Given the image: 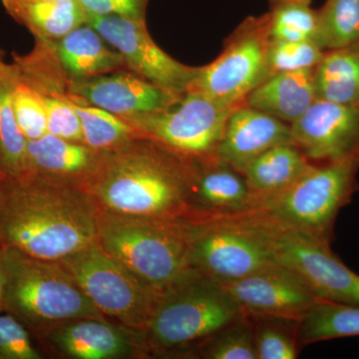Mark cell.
I'll use <instances>...</instances> for the list:
<instances>
[{
    "instance_id": "6da1fadb",
    "label": "cell",
    "mask_w": 359,
    "mask_h": 359,
    "mask_svg": "<svg viewBox=\"0 0 359 359\" xmlns=\"http://www.w3.org/2000/svg\"><path fill=\"white\" fill-rule=\"evenodd\" d=\"M98 208L81 187L25 173L0 177V243L60 261L97 242Z\"/></svg>"
},
{
    "instance_id": "7a4b0ae2",
    "label": "cell",
    "mask_w": 359,
    "mask_h": 359,
    "mask_svg": "<svg viewBox=\"0 0 359 359\" xmlns=\"http://www.w3.org/2000/svg\"><path fill=\"white\" fill-rule=\"evenodd\" d=\"M195 158L139 137L103 151L85 186L100 211L126 216L188 217Z\"/></svg>"
},
{
    "instance_id": "3957f363",
    "label": "cell",
    "mask_w": 359,
    "mask_h": 359,
    "mask_svg": "<svg viewBox=\"0 0 359 359\" xmlns=\"http://www.w3.org/2000/svg\"><path fill=\"white\" fill-rule=\"evenodd\" d=\"M243 316L223 283L192 269L161 292L142 334L149 355L183 353Z\"/></svg>"
},
{
    "instance_id": "277c9868",
    "label": "cell",
    "mask_w": 359,
    "mask_h": 359,
    "mask_svg": "<svg viewBox=\"0 0 359 359\" xmlns=\"http://www.w3.org/2000/svg\"><path fill=\"white\" fill-rule=\"evenodd\" d=\"M189 217L97 212V242L153 289L162 292L192 269Z\"/></svg>"
},
{
    "instance_id": "5b68a950",
    "label": "cell",
    "mask_w": 359,
    "mask_h": 359,
    "mask_svg": "<svg viewBox=\"0 0 359 359\" xmlns=\"http://www.w3.org/2000/svg\"><path fill=\"white\" fill-rule=\"evenodd\" d=\"M2 311L35 337L47 328L79 318H105L62 264L4 245Z\"/></svg>"
},
{
    "instance_id": "8992f818",
    "label": "cell",
    "mask_w": 359,
    "mask_h": 359,
    "mask_svg": "<svg viewBox=\"0 0 359 359\" xmlns=\"http://www.w3.org/2000/svg\"><path fill=\"white\" fill-rule=\"evenodd\" d=\"M189 219L191 266L218 282H233L278 264L276 240L280 226L259 210Z\"/></svg>"
},
{
    "instance_id": "52a82bcc",
    "label": "cell",
    "mask_w": 359,
    "mask_h": 359,
    "mask_svg": "<svg viewBox=\"0 0 359 359\" xmlns=\"http://www.w3.org/2000/svg\"><path fill=\"white\" fill-rule=\"evenodd\" d=\"M358 172L359 156L314 164L287 190L262 201L257 210L283 229L330 245L337 215L359 191Z\"/></svg>"
},
{
    "instance_id": "ba28073f",
    "label": "cell",
    "mask_w": 359,
    "mask_h": 359,
    "mask_svg": "<svg viewBox=\"0 0 359 359\" xmlns=\"http://www.w3.org/2000/svg\"><path fill=\"white\" fill-rule=\"evenodd\" d=\"M104 316L143 332L160 292L110 256L98 242L58 261Z\"/></svg>"
},
{
    "instance_id": "9c48e42d",
    "label": "cell",
    "mask_w": 359,
    "mask_h": 359,
    "mask_svg": "<svg viewBox=\"0 0 359 359\" xmlns=\"http://www.w3.org/2000/svg\"><path fill=\"white\" fill-rule=\"evenodd\" d=\"M271 41L268 14L249 16L224 40L218 57L199 67L189 89L198 90L221 105H243L250 92L271 76Z\"/></svg>"
},
{
    "instance_id": "30bf717a",
    "label": "cell",
    "mask_w": 359,
    "mask_h": 359,
    "mask_svg": "<svg viewBox=\"0 0 359 359\" xmlns=\"http://www.w3.org/2000/svg\"><path fill=\"white\" fill-rule=\"evenodd\" d=\"M236 108L189 89L169 109L122 119L145 138L186 157L204 159L216 156L226 121Z\"/></svg>"
},
{
    "instance_id": "8fae6325",
    "label": "cell",
    "mask_w": 359,
    "mask_h": 359,
    "mask_svg": "<svg viewBox=\"0 0 359 359\" xmlns=\"http://www.w3.org/2000/svg\"><path fill=\"white\" fill-rule=\"evenodd\" d=\"M85 25L91 26L119 52L130 69L158 86L184 94L197 76L199 67L182 65L162 50L143 21L86 13Z\"/></svg>"
},
{
    "instance_id": "7c38bea8",
    "label": "cell",
    "mask_w": 359,
    "mask_h": 359,
    "mask_svg": "<svg viewBox=\"0 0 359 359\" xmlns=\"http://www.w3.org/2000/svg\"><path fill=\"white\" fill-rule=\"evenodd\" d=\"M278 264L292 269L318 299L359 306V275L335 256L330 245L280 226Z\"/></svg>"
},
{
    "instance_id": "4fadbf2b",
    "label": "cell",
    "mask_w": 359,
    "mask_h": 359,
    "mask_svg": "<svg viewBox=\"0 0 359 359\" xmlns=\"http://www.w3.org/2000/svg\"><path fill=\"white\" fill-rule=\"evenodd\" d=\"M223 285L250 318L299 321L318 299L297 273L280 264Z\"/></svg>"
},
{
    "instance_id": "5bb4252c",
    "label": "cell",
    "mask_w": 359,
    "mask_h": 359,
    "mask_svg": "<svg viewBox=\"0 0 359 359\" xmlns=\"http://www.w3.org/2000/svg\"><path fill=\"white\" fill-rule=\"evenodd\" d=\"M37 339L52 353L73 359H123L149 355L143 334L106 318H79L47 328Z\"/></svg>"
},
{
    "instance_id": "9a60e30c",
    "label": "cell",
    "mask_w": 359,
    "mask_h": 359,
    "mask_svg": "<svg viewBox=\"0 0 359 359\" xmlns=\"http://www.w3.org/2000/svg\"><path fill=\"white\" fill-rule=\"evenodd\" d=\"M290 129L294 145L313 164L359 156V107L316 100Z\"/></svg>"
},
{
    "instance_id": "2e32d148",
    "label": "cell",
    "mask_w": 359,
    "mask_h": 359,
    "mask_svg": "<svg viewBox=\"0 0 359 359\" xmlns=\"http://www.w3.org/2000/svg\"><path fill=\"white\" fill-rule=\"evenodd\" d=\"M71 94L121 118L169 109L184 95L158 86L134 72L79 80L73 83Z\"/></svg>"
},
{
    "instance_id": "e0dca14e",
    "label": "cell",
    "mask_w": 359,
    "mask_h": 359,
    "mask_svg": "<svg viewBox=\"0 0 359 359\" xmlns=\"http://www.w3.org/2000/svg\"><path fill=\"white\" fill-rule=\"evenodd\" d=\"M244 175L216 156L196 159L188 217L210 218L259 209Z\"/></svg>"
},
{
    "instance_id": "ac0fdd59",
    "label": "cell",
    "mask_w": 359,
    "mask_h": 359,
    "mask_svg": "<svg viewBox=\"0 0 359 359\" xmlns=\"http://www.w3.org/2000/svg\"><path fill=\"white\" fill-rule=\"evenodd\" d=\"M285 143H294L290 124L243 104L229 117L216 157L242 173L259 155Z\"/></svg>"
},
{
    "instance_id": "d6986e66",
    "label": "cell",
    "mask_w": 359,
    "mask_h": 359,
    "mask_svg": "<svg viewBox=\"0 0 359 359\" xmlns=\"http://www.w3.org/2000/svg\"><path fill=\"white\" fill-rule=\"evenodd\" d=\"M102 152L47 133L39 140L27 141L26 173L41 175L85 190Z\"/></svg>"
},
{
    "instance_id": "ffe728a7",
    "label": "cell",
    "mask_w": 359,
    "mask_h": 359,
    "mask_svg": "<svg viewBox=\"0 0 359 359\" xmlns=\"http://www.w3.org/2000/svg\"><path fill=\"white\" fill-rule=\"evenodd\" d=\"M313 70L311 68L271 75L250 92L245 105L292 125L316 100Z\"/></svg>"
},
{
    "instance_id": "44dd1931",
    "label": "cell",
    "mask_w": 359,
    "mask_h": 359,
    "mask_svg": "<svg viewBox=\"0 0 359 359\" xmlns=\"http://www.w3.org/2000/svg\"><path fill=\"white\" fill-rule=\"evenodd\" d=\"M313 165L294 143H285L259 155L242 174L261 204L266 198L287 190Z\"/></svg>"
},
{
    "instance_id": "7402d4cb",
    "label": "cell",
    "mask_w": 359,
    "mask_h": 359,
    "mask_svg": "<svg viewBox=\"0 0 359 359\" xmlns=\"http://www.w3.org/2000/svg\"><path fill=\"white\" fill-rule=\"evenodd\" d=\"M108 45L91 26L83 25L60 39L56 52L66 72L74 77H93L125 65L121 54Z\"/></svg>"
},
{
    "instance_id": "603a6c76",
    "label": "cell",
    "mask_w": 359,
    "mask_h": 359,
    "mask_svg": "<svg viewBox=\"0 0 359 359\" xmlns=\"http://www.w3.org/2000/svg\"><path fill=\"white\" fill-rule=\"evenodd\" d=\"M313 87L316 100L359 107V46L325 52Z\"/></svg>"
},
{
    "instance_id": "cb8c5ba5",
    "label": "cell",
    "mask_w": 359,
    "mask_h": 359,
    "mask_svg": "<svg viewBox=\"0 0 359 359\" xmlns=\"http://www.w3.org/2000/svg\"><path fill=\"white\" fill-rule=\"evenodd\" d=\"M8 13L33 32L62 39L85 25L86 13L79 0H1Z\"/></svg>"
},
{
    "instance_id": "d4e9b609",
    "label": "cell",
    "mask_w": 359,
    "mask_h": 359,
    "mask_svg": "<svg viewBox=\"0 0 359 359\" xmlns=\"http://www.w3.org/2000/svg\"><path fill=\"white\" fill-rule=\"evenodd\" d=\"M359 337V306L318 299L297 325L299 346L341 337Z\"/></svg>"
},
{
    "instance_id": "484cf974",
    "label": "cell",
    "mask_w": 359,
    "mask_h": 359,
    "mask_svg": "<svg viewBox=\"0 0 359 359\" xmlns=\"http://www.w3.org/2000/svg\"><path fill=\"white\" fill-rule=\"evenodd\" d=\"M68 101L80 122L85 145L97 151H110L142 136L119 116L96 106L85 105L79 97L70 94Z\"/></svg>"
},
{
    "instance_id": "4316f807",
    "label": "cell",
    "mask_w": 359,
    "mask_h": 359,
    "mask_svg": "<svg viewBox=\"0 0 359 359\" xmlns=\"http://www.w3.org/2000/svg\"><path fill=\"white\" fill-rule=\"evenodd\" d=\"M313 41L325 52L359 46V0H325Z\"/></svg>"
},
{
    "instance_id": "83f0119b",
    "label": "cell",
    "mask_w": 359,
    "mask_h": 359,
    "mask_svg": "<svg viewBox=\"0 0 359 359\" xmlns=\"http://www.w3.org/2000/svg\"><path fill=\"white\" fill-rule=\"evenodd\" d=\"M18 79L16 69L0 77V169L4 175L13 177L26 173L27 140L18 126L13 107V92Z\"/></svg>"
},
{
    "instance_id": "f1b7e54d",
    "label": "cell",
    "mask_w": 359,
    "mask_h": 359,
    "mask_svg": "<svg viewBox=\"0 0 359 359\" xmlns=\"http://www.w3.org/2000/svg\"><path fill=\"white\" fill-rule=\"evenodd\" d=\"M271 39L285 41L313 40L318 9L313 0H269Z\"/></svg>"
},
{
    "instance_id": "f546056e",
    "label": "cell",
    "mask_w": 359,
    "mask_h": 359,
    "mask_svg": "<svg viewBox=\"0 0 359 359\" xmlns=\"http://www.w3.org/2000/svg\"><path fill=\"white\" fill-rule=\"evenodd\" d=\"M259 321L254 330L257 359H294L299 354V320L252 318Z\"/></svg>"
},
{
    "instance_id": "4dcf8cb0",
    "label": "cell",
    "mask_w": 359,
    "mask_h": 359,
    "mask_svg": "<svg viewBox=\"0 0 359 359\" xmlns=\"http://www.w3.org/2000/svg\"><path fill=\"white\" fill-rule=\"evenodd\" d=\"M200 348L203 358L257 359L250 318L241 316L212 335Z\"/></svg>"
},
{
    "instance_id": "1f68e13d",
    "label": "cell",
    "mask_w": 359,
    "mask_h": 359,
    "mask_svg": "<svg viewBox=\"0 0 359 359\" xmlns=\"http://www.w3.org/2000/svg\"><path fill=\"white\" fill-rule=\"evenodd\" d=\"M325 51L313 40L285 41L271 39L269 63L271 75L302 69H311L320 62Z\"/></svg>"
},
{
    "instance_id": "d6a6232c",
    "label": "cell",
    "mask_w": 359,
    "mask_h": 359,
    "mask_svg": "<svg viewBox=\"0 0 359 359\" xmlns=\"http://www.w3.org/2000/svg\"><path fill=\"white\" fill-rule=\"evenodd\" d=\"M13 107L26 140H39L48 133L46 112L39 91L20 79L14 85Z\"/></svg>"
},
{
    "instance_id": "836d02e7",
    "label": "cell",
    "mask_w": 359,
    "mask_h": 359,
    "mask_svg": "<svg viewBox=\"0 0 359 359\" xmlns=\"http://www.w3.org/2000/svg\"><path fill=\"white\" fill-rule=\"evenodd\" d=\"M37 91L46 112L48 133L65 140L84 144L81 122L69 101Z\"/></svg>"
},
{
    "instance_id": "e575fe53",
    "label": "cell",
    "mask_w": 359,
    "mask_h": 359,
    "mask_svg": "<svg viewBox=\"0 0 359 359\" xmlns=\"http://www.w3.org/2000/svg\"><path fill=\"white\" fill-rule=\"evenodd\" d=\"M28 332L11 314L0 316V359H41Z\"/></svg>"
},
{
    "instance_id": "d590c367",
    "label": "cell",
    "mask_w": 359,
    "mask_h": 359,
    "mask_svg": "<svg viewBox=\"0 0 359 359\" xmlns=\"http://www.w3.org/2000/svg\"><path fill=\"white\" fill-rule=\"evenodd\" d=\"M85 13L117 15L146 22L149 0H79Z\"/></svg>"
},
{
    "instance_id": "8d00e7d4",
    "label": "cell",
    "mask_w": 359,
    "mask_h": 359,
    "mask_svg": "<svg viewBox=\"0 0 359 359\" xmlns=\"http://www.w3.org/2000/svg\"><path fill=\"white\" fill-rule=\"evenodd\" d=\"M4 282H6V269H4V245L0 243V311H2V299H4Z\"/></svg>"
},
{
    "instance_id": "74e56055",
    "label": "cell",
    "mask_w": 359,
    "mask_h": 359,
    "mask_svg": "<svg viewBox=\"0 0 359 359\" xmlns=\"http://www.w3.org/2000/svg\"><path fill=\"white\" fill-rule=\"evenodd\" d=\"M14 71H15V68L4 65V63L2 62L1 59H0V77L7 76V75L13 73Z\"/></svg>"
},
{
    "instance_id": "f35d334b",
    "label": "cell",
    "mask_w": 359,
    "mask_h": 359,
    "mask_svg": "<svg viewBox=\"0 0 359 359\" xmlns=\"http://www.w3.org/2000/svg\"><path fill=\"white\" fill-rule=\"evenodd\" d=\"M28 1H46V0H28Z\"/></svg>"
},
{
    "instance_id": "ab89813d",
    "label": "cell",
    "mask_w": 359,
    "mask_h": 359,
    "mask_svg": "<svg viewBox=\"0 0 359 359\" xmlns=\"http://www.w3.org/2000/svg\"><path fill=\"white\" fill-rule=\"evenodd\" d=\"M2 176H4V173H2L1 169H0V177H2Z\"/></svg>"
}]
</instances>
